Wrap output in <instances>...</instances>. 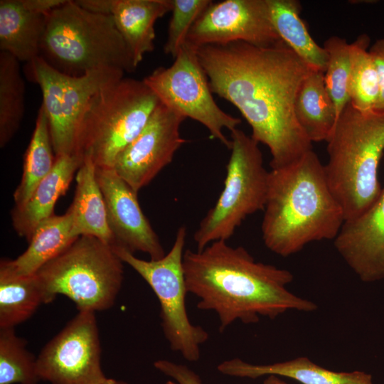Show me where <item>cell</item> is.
Instances as JSON below:
<instances>
[{"instance_id": "6da1fadb", "label": "cell", "mask_w": 384, "mask_h": 384, "mask_svg": "<svg viewBox=\"0 0 384 384\" xmlns=\"http://www.w3.org/2000/svg\"><path fill=\"white\" fill-rule=\"evenodd\" d=\"M196 53L212 92L233 105L250 126L252 138L269 149L271 169L312 149L294 112L297 93L312 68L284 41L208 45Z\"/></svg>"}, {"instance_id": "7a4b0ae2", "label": "cell", "mask_w": 384, "mask_h": 384, "mask_svg": "<svg viewBox=\"0 0 384 384\" xmlns=\"http://www.w3.org/2000/svg\"><path fill=\"white\" fill-rule=\"evenodd\" d=\"M183 264L188 292L198 298L199 309L216 314L220 331L236 321L256 324L260 316L274 319L290 310L317 309L287 289L294 279L290 271L257 262L242 246L215 241L186 250Z\"/></svg>"}, {"instance_id": "3957f363", "label": "cell", "mask_w": 384, "mask_h": 384, "mask_svg": "<svg viewBox=\"0 0 384 384\" xmlns=\"http://www.w3.org/2000/svg\"><path fill=\"white\" fill-rule=\"evenodd\" d=\"M343 222L324 165L312 149L269 171L261 229L270 251L287 257L311 242L334 240Z\"/></svg>"}, {"instance_id": "277c9868", "label": "cell", "mask_w": 384, "mask_h": 384, "mask_svg": "<svg viewBox=\"0 0 384 384\" xmlns=\"http://www.w3.org/2000/svg\"><path fill=\"white\" fill-rule=\"evenodd\" d=\"M326 142L327 183L344 221L352 220L366 211L382 191L378 169L384 154V112H361L348 102Z\"/></svg>"}, {"instance_id": "5b68a950", "label": "cell", "mask_w": 384, "mask_h": 384, "mask_svg": "<svg viewBox=\"0 0 384 384\" xmlns=\"http://www.w3.org/2000/svg\"><path fill=\"white\" fill-rule=\"evenodd\" d=\"M40 56L74 76L105 68L131 73L137 68L112 17L75 1H66L48 14Z\"/></svg>"}, {"instance_id": "8992f818", "label": "cell", "mask_w": 384, "mask_h": 384, "mask_svg": "<svg viewBox=\"0 0 384 384\" xmlns=\"http://www.w3.org/2000/svg\"><path fill=\"white\" fill-rule=\"evenodd\" d=\"M160 101L143 80L123 78L90 100L78 125L73 155L82 163L112 168L141 132Z\"/></svg>"}, {"instance_id": "52a82bcc", "label": "cell", "mask_w": 384, "mask_h": 384, "mask_svg": "<svg viewBox=\"0 0 384 384\" xmlns=\"http://www.w3.org/2000/svg\"><path fill=\"white\" fill-rule=\"evenodd\" d=\"M123 262L112 247L96 237L79 236L35 274L45 304L62 294L78 311H103L113 306L124 279Z\"/></svg>"}, {"instance_id": "ba28073f", "label": "cell", "mask_w": 384, "mask_h": 384, "mask_svg": "<svg viewBox=\"0 0 384 384\" xmlns=\"http://www.w3.org/2000/svg\"><path fill=\"white\" fill-rule=\"evenodd\" d=\"M230 133L224 187L194 233L197 250L229 240L248 215L264 210L266 204L269 171L259 144L238 128Z\"/></svg>"}, {"instance_id": "9c48e42d", "label": "cell", "mask_w": 384, "mask_h": 384, "mask_svg": "<svg viewBox=\"0 0 384 384\" xmlns=\"http://www.w3.org/2000/svg\"><path fill=\"white\" fill-rule=\"evenodd\" d=\"M186 227L178 228L169 252L157 260H144L134 253L112 246L124 263L129 265L150 286L160 304L161 326L172 351L190 362L197 361L201 346L208 339V332L191 323L188 316L183 254Z\"/></svg>"}, {"instance_id": "30bf717a", "label": "cell", "mask_w": 384, "mask_h": 384, "mask_svg": "<svg viewBox=\"0 0 384 384\" xmlns=\"http://www.w3.org/2000/svg\"><path fill=\"white\" fill-rule=\"evenodd\" d=\"M27 78L41 90L55 157L73 155L82 116L92 97L124 78V72L105 68L79 76L60 72L41 56L26 63Z\"/></svg>"}, {"instance_id": "8fae6325", "label": "cell", "mask_w": 384, "mask_h": 384, "mask_svg": "<svg viewBox=\"0 0 384 384\" xmlns=\"http://www.w3.org/2000/svg\"><path fill=\"white\" fill-rule=\"evenodd\" d=\"M174 59L171 66L159 67L142 80L160 102L203 125L211 138L230 149L231 141L223 130L233 131L241 119L226 113L214 100L195 47L186 42Z\"/></svg>"}, {"instance_id": "7c38bea8", "label": "cell", "mask_w": 384, "mask_h": 384, "mask_svg": "<svg viewBox=\"0 0 384 384\" xmlns=\"http://www.w3.org/2000/svg\"><path fill=\"white\" fill-rule=\"evenodd\" d=\"M36 358L41 380L51 384H98L107 378L95 312L78 311Z\"/></svg>"}, {"instance_id": "4fadbf2b", "label": "cell", "mask_w": 384, "mask_h": 384, "mask_svg": "<svg viewBox=\"0 0 384 384\" xmlns=\"http://www.w3.org/2000/svg\"><path fill=\"white\" fill-rule=\"evenodd\" d=\"M186 119L159 102L141 132L117 156L112 169L136 193L173 160L186 142Z\"/></svg>"}, {"instance_id": "5bb4252c", "label": "cell", "mask_w": 384, "mask_h": 384, "mask_svg": "<svg viewBox=\"0 0 384 384\" xmlns=\"http://www.w3.org/2000/svg\"><path fill=\"white\" fill-rule=\"evenodd\" d=\"M281 41L267 0H224L208 6L192 26L186 42L197 48L237 41L269 46Z\"/></svg>"}, {"instance_id": "9a60e30c", "label": "cell", "mask_w": 384, "mask_h": 384, "mask_svg": "<svg viewBox=\"0 0 384 384\" xmlns=\"http://www.w3.org/2000/svg\"><path fill=\"white\" fill-rule=\"evenodd\" d=\"M95 176L104 198L108 225L114 238L113 246L132 253H146L152 260L162 258L166 255L165 250L142 212L137 193L112 168L96 167Z\"/></svg>"}, {"instance_id": "2e32d148", "label": "cell", "mask_w": 384, "mask_h": 384, "mask_svg": "<svg viewBox=\"0 0 384 384\" xmlns=\"http://www.w3.org/2000/svg\"><path fill=\"white\" fill-rule=\"evenodd\" d=\"M334 240L338 252L361 280L384 279V186L366 211L343 222Z\"/></svg>"}, {"instance_id": "e0dca14e", "label": "cell", "mask_w": 384, "mask_h": 384, "mask_svg": "<svg viewBox=\"0 0 384 384\" xmlns=\"http://www.w3.org/2000/svg\"><path fill=\"white\" fill-rule=\"evenodd\" d=\"M82 7L110 15L136 67L154 48L157 19L171 11L172 0H79Z\"/></svg>"}, {"instance_id": "ac0fdd59", "label": "cell", "mask_w": 384, "mask_h": 384, "mask_svg": "<svg viewBox=\"0 0 384 384\" xmlns=\"http://www.w3.org/2000/svg\"><path fill=\"white\" fill-rule=\"evenodd\" d=\"M65 1L1 0V51L26 63L39 57L48 14Z\"/></svg>"}, {"instance_id": "d6986e66", "label": "cell", "mask_w": 384, "mask_h": 384, "mask_svg": "<svg viewBox=\"0 0 384 384\" xmlns=\"http://www.w3.org/2000/svg\"><path fill=\"white\" fill-rule=\"evenodd\" d=\"M217 369L222 374L232 377L255 379L277 375L292 378L302 384H373L372 375L364 371H334L302 356L268 364H253L235 358L222 362Z\"/></svg>"}, {"instance_id": "ffe728a7", "label": "cell", "mask_w": 384, "mask_h": 384, "mask_svg": "<svg viewBox=\"0 0 384 384\" xmlns=\"http://www.w3.org/2000/svg\"><path fill=\"white\" fill-rule=\"evenodd\" d=\"M82 161L75 155L55 157L49 174L37 186L28 201L11 210L14 229L20 236L30 240L35 229L52 216L58 198L65 195Z\"/></svg>"}, {"instance_id": "44dd1931", "label": "cell", "mask_w": 384, "mask_h": 384, "mask_svg": "<svg viewBox=\"0 0 384 384\" xmlns=\"http://www.w3.org/2000/svg\"><path fill=\"white\" fill-rule=\"evenodd\" d=\"M77 238L72 233L68 210L61 215H53L37 226L27 249L15 260H1L0 269L17 276L35 274Z\"/></svg>"}, {"instance_id": "7402d4cb", "label": "cell", "mask_w": 384, "mask_h": 384, "mask_svg": "<svg viewBox=\"0 0 384 384\" xmlns=\"http://www.w3.org/2000/svg\"><path fill=\"white\" fill-rule=\"evenodd\" d=\"M96 166L85 159L76 175L73 201L68 209L72 218V233L78 238L91 235L113 246L114 236L110 229L102 193L95 176Z\"/></svg>"}, {"instance_id": "603a6c76", "label": "cell", "mask_w": 384, "mask_h": 384, "mask_svg": "<svg viewBox=\"0 0 384 384\" xmlns=\"http://www.w3.org/2000/svg\"><path fill=\"white\" fill-rule=\"evenodd\" d=\"M294 112L298 123L311 142L326 141L337 116L324 72L310 71L297 93Z\"/></svg>"}, {"instance_id": "cb8c5ba5", "label": "cell", "mask_w": 384, "mask_h": 384, "mask_svg": "<svg viewBox=\"0 0 384 384\" xmlns=\"http://www.w3.org/2000/svg\"><path fill=\"white\" fill-rule=\"evenodd\" d=\"M272 24L284 41L311 68L325 72L328 55L310 35L297 0H267Z\"/></svg>"}, {"instance_id": "d4e9b609", "label": "cell", "mask_w": 384, "mask_h": 384, "mask_svg": "<svg viewBox=\"0 0 384 384\" xmlns=\"http://www.w3.org/2000/svg\"><path fill=\"white\" fill-rule=\"evenodd\" d=\"M55 161L48 120L41 105L25 152L21 181L14 192L15 206H22L28 201L37 186L52 171Z\"/></svg>"}, {"instance_id": "484cf974", "label": "cell", "mask_w": 384, "mask_h": 384, "mask_svg": "<svg viewBox=\"0 0 384 384\" xmlns=\"http://www.w3.org/2000/svg\"><path fill=\"white\" fill-rule=\"evenodd\" d=\"M45 304L36 274L17 276L0 269V329L14 328Z\"/></svg>"}, {"instance_id": "4316f807", "label": "cell", "mask_w": 384, "mask_h": 384, "mask_svg": "<svg viewBox=\"0 0 384 384\" xmlns=\"http://www.w3.org/2000/svg\"><path fill=\"white\" fill-rule=\"evenodd\" d=\"M25 82L19 61L0 53V146L4 147L20 127L24 114Z\"/></svg>"}, {"instance_id": "83f0119b", "label": "cell", "mask_w": 384, "mask_h": 384, "mask_svg": "<svg viewBox=\"0 0 384 384\" xmlns=\"http://www.w3.org/2000/svg\"><path fill=\"white\" fill-rule=\"evenodd\" d=\"M370 37L362 34L350 43L349 103L361 112L375 110L379 95V79L369 51Z\"/></svg>"}, {"instance_id": "f1b7e54d", "label": "cell", "mask_w": 384, "mask_h": 384, "mask_svg": "<svg viewBox=\"0 0 384 384\" xmlns=\"http://www.w3.org/2000/svg\"><path fill=\"white\" fill-rule=\"evenodd\" d=\"M36 358L14 328L0 329V384H38Z\"/></svg>"}, {"instance_id": "f546056e", "label": "cell", "mask_w": 384, "mask_h": 384, "mask_svg": "<svg viewBox=\"0 0 384 384\" xmlns=\"http://www.w3.org/2000/svg\"><path fill=\"white\" fill-rule=\"evenodd\" d=\"M323 47L328 55L325 84L335 105L338 119L349 102L350 43L343 38L332 36L325 41Z\"/></svg>"}, {"instance_id": "4dcf8cb0", "label": "cell", "mask_w": 384, "mask_h": 384, "mask_svg": "<svg viewBox=\"0 0 384 384\" xmlns=\"http://www.w3.org/2000/svg\"><path fill=\"white\" fill-rule=\"evenodd\" d=\"M210 0H172L171 17L164 46L165 54L175 58L186 44L188 35Z\"/></svg>"}, {"instance_id": "1f68e13d", "label": "cell", "mask_w": 384, "mask_h": 384, "mask_svg": "<svg viewBox=\"0 0 384 384\" xmlns=\"http://www.w3.org/2000/svg\"><path fill=\"white\" fill-rule=\"evenodd\" d=\"M154 366L178 384H202L199 375L186 365L162 359L156 361Z\"/></svg>"}, {"instance_id": "d6a6232c", "label": "cell", "mask_w": 384, "mask_h": 384, "mask_svg": "<svg viewBox=\"0 0 384 384\" xmlns=\"http://www.w3.org/2000/svg\"><path fill=\"white\" fill-rule=\"evenodd\" d=\"M369 51L375 61L379 79V95L375 111L384 112V38L377 40Z\"/></svg>"}, {"instance_id": "836d02e7", "label": "cell", "mask_w": 384, "mask_h": 384, "mask_svg": "<svg viewBox=\"0 0 384 384\" xmlns=\"http://www.w3.org/2000/svg\"><path fill=\"white\" fill-rule=\"evenodd\" d=\"M263 384H288L285 381L282 380L279 376L277 375H268L264 380Z\"/></svg>"}, {"instance_id": "e575fe53", "label": "cell", "mask_w": 384, "mask_h": 384, "mask_svg": "<svg viewBox=\"0 0 384 384\" xmlns=\"http://www.w3.org/2000/svg\"><path fill=\"white\" fill-rule=\"evenodd\" d=\"M98 384H127V383L123 380H118L107 378L105 380H103L102 382Z\"/></svg>"}, {"instance_id": "d590c367", "label": "cell", "mask_w": 384, "mask_h": 384, "mask_svg": "<svg viewBox=\"0 0 384 384\" xmlns=\"http://www.w3.org/2000/svg\"><path fill=\"white\" fill-rule=\"evenodd\" d=\"M165 384H178V383L175 382L174 380H169Z\"/></svg>"}]
</instances>
